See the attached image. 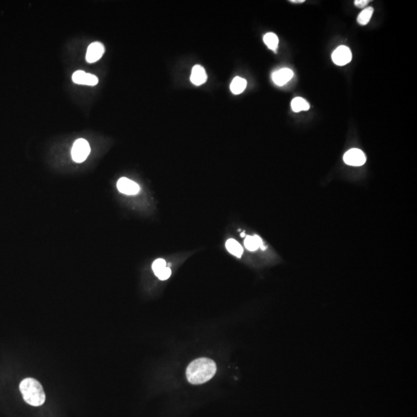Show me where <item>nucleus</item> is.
<instances>
[{
	"instance_id": "1",
	"label": "nucleus",
	"mask_w": 417,
	"mask_h": 417,
	"mask_svg": "<svg viewBox=\"0 0 417 417\" xmlns=\"http://www.w3.org/2000/svg\"><path fill=\"white\" fill-rule=\"evenodd\" d=\"M216 373V365L212 359L200 358L194 360L187 369L188 382L194 385H200L210 380Z\"/></svg>"
},
{
	"instance_id": "2",
	"label": "nucleus",
	"mask_w": 417,
	"mask_h": 417,
	"mask_svg": "<svg viewBox=\"0 0 417 417\" xmlns=\"http://www.w3.org/2000/svg\"><path fill=\"white\" fill-rule=\"evenodd\" d=\"M22 398L28 404L40 406L43 404L46 399L44 391L41 384L33 378H26L20 385Z\"/></svg>"
},
{
	"instance_id": "3",
	"label": "nucleus",
	"mask_w": 417,
	"mask_h": 417,
	"mask_svg": "<svg viewBox=\"0 0 417 417\" xmlns=\"http://www.w3.org/2000/svg\"><path fill=\"white\" fill-rule=\"evenodd\" d=\"M91 152V147L87 141L83 139L76 140L71 149V157L76 163L84 162Z\"/></svg>"
},
{
	"instance_id": "4",
	"label": "nucleus",
	"mask_w": 417,
	"mask_h": 417,
	"mask_svg": "<svg viewBox=\"0 0 417 417\" xmlns=\"http://www.w3.org/2000/svg\"><path fill=\"white\" fill-rule=\"evenodd\" d=\"M344 162L349 166L361 167L366 162V157L363 151L358 148L349 150L344 155Z\"/></svg>"
},
{
	"instance_id": "5",
	"label": "nucleus",
	"mask_w": 417,
	"mask_h": 417,
	"mask_svg": "<svg viewBox=\"0 0 417 417\" xmlns=\"http://www.w3.org/2000/svg\"><path fill=\"white\" fill-rule=\"evenodd\" d=\"M332 58H333V62L336 65L344 66L348 64L352 61L353 54L348 46H340L333 52Z\"/></svg>"
},
{
	"instance_id": "6",
	"label": "nucleus",
	"mask_w": 417,
	"mask_h": 417,
	"mask_svg": "<svg viewBox=\"0 0 417 417\" xmlns=\"http://www.w3.org/2000/svg\"><path fill=\"white\" fill-rule=\"evenodd\" d=\"M117 188L119 192L125 195L133 196L139 193L140 191V187L139 185L135 182L131 181V179L127 178L122 177L118 180L117 183Z\"/></svg>"
},
{
	"instance_id": "7",
	"label": "nucleus",
	"mask_w": 417,
	"mask_h": 417,
	"mask_svg": "<svg viewBox=\"0 0 417 417\" xmlns=\"http://www.w3.org/2000/svg\"><path fill=\"white\" fill-rule=\"evenodd\" d=\"M104 53V46L102 42H94L89 45L86 54V61L88 63H94L102 58Z\"/></svg>"
},
{
	"instance_id": "8",
	"label": "nucleus",
	"mask_w": 417,
	"mask_h": 417,
	"mask_svg": "<svg viewBox=\"0 0 417 417\" xmlns=\"http://www.w3.org/2000/svg\"><path fill=\"white\" fill-rule=\"evenodd\" d=\"M73 82L78 84L95 86L98 84V78L94 74H87L83 70H77L72 76Z\"/></svg>"
},
{
	"instance_id": "9",
	"label": "nucleus",
	"mask_w": 417,
	"mask_h": 417,
	"mask_svg": "<svg viewBox=\"0 0 417 417\" xmlns=\"http://www.w3.org/2000/svg\"><path fill=\"white\" fill-rule=\"evenodd\" d=\"M293 76V71L291 69L283 68L276 70L272 74V80L278 86H283L290 82Z\"/></svg>"
},
{
	"instance_id": "10",
	"label": "nucleus",
	"mask_w": 417,
	"mask_h": 417,
	"mask_svg": "<svg viewBox=\"0 0 417 417\" xmlns=\"http://www.w3.org/2000/svg\"><path fill=\"white\" fill-rule=\"evenodd\" d=\"M207 80V75L204 67L200 65H195L192 67V73H191V82L196 86H200L205 83Z\"/></svg>"
},
{
	"instance_id": "11",
	"label": "nucleus",
	"mask_w": 417,
	"mask_h": 417,
	"mask_svg": "<svg viewBox=\"0 0 417 417\" xmlns=\"http://www.w3.org/2000/svg\"><path fill=\"white\" fill-rule=\"evenodd\" d=\"M244 245L246 248L250 251L257 250L259 248H261L264 249L263 246V241L258 236H246L245 240H244Z\"/></svg>"
},
{
	"instance_id": "12",
	"label": "nucleus",
	"mask_w": 417,
	"mask_h": 417,
	"mask_svg": "<svg viewBox=\"0 0 417 417\" xmlns=\"http://www.w3.org/2000/svg\"><path fill=\"white\" fill-rule=\"evenodd\" d=\"M226 248L231 254L234 255L238 258L241 257L243 252H244L242 246L240 245L234 239H229L227 240V243H226Z\"/></svg>"
},
{
	"instance_id": "13",
	"label": "nucleus",
	"mask_w": 417,
	"mask_h": 417,
	"mask_svg": "<svg viewBox=\"0 0 417 417\" xmlns=\"http://www.w3.org/2000/svg\"><path fill=\"white\" fill-rule=\"evenodd\" d=\"M248 85V82L244 78L240 77H236L232 81L230 84V90L234 94H240L244 92Z\"/></svg>"
},
{
	"instance_id": "14",
	"label": "nucleus",
	"mask_w": 417,
	"mask_h": 417,
	"mask_svg": "<svg viewBox=\"0 0 417 417\" xmlns=\"http://www.w3.org/2000/svg\"><path fill=\"white\" fill-rule=\"evenodd\" d=\"M291 105H292V110L294 112H300L301 111H309V108H310V104H309V102H307L304 98H300V97L293 98L292 104H291Z\"/></svg>"
},
{
	"instance_id": "15",
	"label": "nucleus",
	"mask_w": 417,
	"mask_h": 417,
	"mask_svg": "<svg viewBox=\"0 0 417 417\" xmlns=\"http://www.w3.org/2000/svg\"><path fill=\"white\" fill-rule=\"evenodd\" d=\"M373 12H374V9H373V7L365 8L359 13L358 19H357L358 23L360 25H362V26L368 24L370 20H371L372 17H373Z\"/></svg>"
},
{
	"instance_id": "16",
	"label": "nucleus",
	"mask_w": 417,
	"mask_h": 417,
	"mask_svg": "<svg viewBox=\"0 0 417 417\" xmlns=\"http://www.w3.org/2000/svg\"><path fill=\"white\" fill-rule=\"evenodd\" d=\"M264 42L268 46V48L274 50V51L277 50L279 40L275 34L268 33V34H265L264 37Z\"/></svg>"
},
{
	"instance_id": "17",
	"label": "nucleus",
	"mask_w": 417,
	"mask_h": 417,
	"mask_svg": "<svg viewBox=\"0 0 417 417\" xmlns=\"http://www.w3.org/2000/svg\"><path fill=\"white\" fill-rule=\"evenodd\" d=\"M167 268V262H166V260H163V259H157V260H155L154 261L153 264H152V270H153L154 273H155V275L159 273V272L162 271L163 269Z\"/></svg>"
},
{
	"instance_id": "18",
	"label": "nucleus",
	"mask_w": 417,
	"mask_h": 417,
	"mask_svg": "<svg viewBox=\"0 0 417 417\" xmlns=\"http://www.w3.org/2000/svg\"><path fill=\"white\" fill-rule=\"evenodd\" d=\"M171 273H172V271H171L169 268H167H167L163 269L162 271L159 272L155 276H157L158 278L161 280V281H166L167 279L169 278Z\"/></svg>"
},
{
	"instance_id": "19",
	"label": "nucleus",
	"mask_w": 417,
	"mask_h": 417,
	"mask_svg": "<svg viewBox=\"0 0 417 417\" xmlns=\"http://www.w3.org/2000/svg\"><path fill=\"white\" fill-rule=\"evenodd\" d=\"M369 0H356V1H354V5L358 8H362V9H365L366 6H367L368 4L369 3Z\"/></svg>"
},
{
	"instance_id": "20",
	"label": "nucleus",
	"mask_w": 417,
	"mask_h": 417,
	"mask_svg": "<svg viewBox=\"0 0 417 417\" xmlns=\"http://www.w3.org/2000/svg\"><path fill=\"white\" fill-rule=\"evenodd\" d=\"M291 2H293V3H302V2H305V0H292Z\"/></svg>"
},
{
	"instance_id": "21",
	"label": "nucleus",
	"mask_w": 417,
	"mask_h": 417,
	"mask_svg": "<svg viewBox=\"0 0 417 417\" xmlns=\"http://www.w3.org/2000/svg\"><path fill=\"white\" fill-rule=\"evenodd\" d=\"M240 236H242V237H244V236H245V233H244H244H241V234H240Z\"/></svg>"
}]
</instances>
